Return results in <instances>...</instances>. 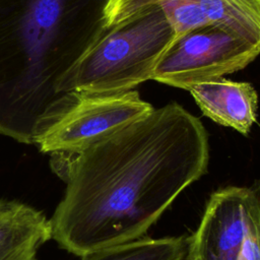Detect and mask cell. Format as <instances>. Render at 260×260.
<instances>
[{
  "instance_id": "cell-9",
  "label": "cell",
  "mask_w": 260,
  "mask_h": 260,
  "mask_svg": "<svg viewBox=\"0 0 260 260\" xmlns=\"http://www.w3.org/2000/svg\"><path fill=\"white\" fill-rule=\"evenodd\" d=\"M50 239L51 221L43 211L0 199V260H39V249Z\"/></svg>"
},
{
  "instance_id": "cell-5",
  "label": "cell",
  "mask_w": 260,
  "mask_h": 260,
  "mask_svg": "<svg viewBox=\"0 0 260 260\" xmlns=\"http://www.w3.org/2000/svg\"><path fill=\"white\" fill-rule=\"evenodd\" d=\"M260 48L226 28L206 25L176 38L155 67L152 79L188 90L244 69Z\"/></svg>"
},
{
  "instance_id": "cell-6",
  "label": "cell",
  "mask_w": 260,
  "mask_h": 260,
  "mask_svg": "<svg viewBox=\"0 0 260 260\" xmlns=\"http://www.w3.org/2000/svg\"><path fill=\"white\" fill-rule=\"evenodd\" d=\"M153 109L135 89L112 94L74 92L72 104L43 131L36 145L51 155L76 153Z\"/></svg>"
},
{
  "instance_id": "cell-10",
  "label": "cell",
  "mask_w": 260,
  "mask_h": 260,
  "mask_svg": "<svg viewBox=\"0 0 260 260\" xmlns=\"http://www.w3.org/2000/svg\"><path fill=\"white\" fill-rule=\"evenodd\" d=\"M189 237L141 238L109 247L85 256L81 260H187Z\"/></svg>"
},
{
  "instance_id": "cell-4",
  "label": "cell",
  "mask_w": 260,
  "mask_h": 260,
  "mask_svg": "<svg viewBox=\"0 0 260 260\" xmlns=\"http://www.w3.org/2000/svg\"><path fill=\"white\" fill-rule=\"evenodd\" d=\"M187 260H260V182L209 196Z\"/></svg>"
},
{
  "instance_id": "cell-1",
  "label": "cell",
  "mask_w": 260,
  "mask_h": 260,
  "mask_svg": "<svg viewBox=\"0 0 260 260\" xmlns=\"http://www.w3.org/2000/svg\"><path fill=\"white\" fill-rule=\"evenodd\" d=\"M51 156L66 183L50 218L52 239L82 257L144 238L207 173L208 133L199 118L172 102L76 153Z\"/></svg>"
},
{
  "instance_id": "cell-3",
  "label": "cell",
  "mask_w": 260,
  "mask_h": 260,
  "mask_svg": "<svg viewBox=\"0 0 260 260\" xmlns=\"http://www.w3.org/2000/svg\"><path fill=\"white\" fill-rule=\"evenodd\" d=\"M176 34L165 14L151 7L107 26L70 75L65 92L112 94L152 79Z\"/></svg>"
},
{
  "instance_id": "cell-7",
  "label": "cell",
  "mask_w": 260,
  "mask_h": 260,
  "mask_svg": "<svg viewBox=\"0 0 260 260\" xmlns=\"http://www.w3.org/2000/svg\"><path fill=\"white\" fill-rule=\"evenodd\" d=\"M151 7L165 14L176 38L197 27L216 25L260 48V0H110L106 27Z\"/></svg>"
},
{
  "instance_id": "cell-8",
  "label": "cell",
  "mask_w": 260,
  "mask_h": 260,
  "mask_svg": "<svg viewBox=\"0 0 260 260\" xmlns=\"http://www.w3.org/2000/svg\"><path fill=\"white\" fill-rule=\"evenodd\" d=\"M189 91L204 116L242 135L247 136L257 121L258 93L249 82L220 77L194 85Z\"/></svg>"
},
{
  "instance_id": "cell-2",
  "label": "cell",
  "mask_w": 260,
  "mask_h": 260,
  "mask_svg": "<svg viewBox=\"0 0 260 260\" xmlns=\"http://www.w3.org/2000/svg\"><path fill=\"white\" fill-rule=\"evenodd\" d=\"M110 0H0V135L36 144L72 104L65 85L106 29Z\"/></svg>"
}]
</instances>
